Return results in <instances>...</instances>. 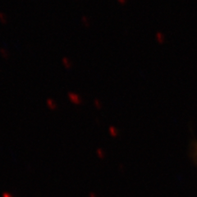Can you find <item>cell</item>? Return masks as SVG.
<instances>
[{
	"label": "cell",
	"mask_w": 197,
	"mask_h": 197,
	"mask_svg": "<svg viewBox=\"0 0 197 197\" xmlns=\"http://www.w3.org/2000/svg\"><path fill=\"white\" fill-rule=\"evenodd\" d=\"M0 55L4 59H8V58H9V53L7 49H3V48L0 49Z\"/></svg>",
	"instance_id": "1"
},
{
	"label": "cell",
	"mask_w": 197,
	"mask_h": 197,
	"mask_svg": "<svg viewBox=\"0 0 197 197\" xmlns=\"http://www.w3.org/2000/svg\"><path fill=\"white\" fill-rule=\"evenodd\" d=\"M8 22V19H7V16L3 13H0V23L5 25Z\"/></svg>",
	"instance_id": "2"
},
{
	"label": "cell",
	"mask_w": 197,
	"mask_h": 197,
	"mask_svg": "<svg viewBox=\"0 0 197 197\" xmlns=\"http://www.w3.org/2000/svg\"><path fill=\"white\" fill-rule=\"evenodd\" d=\"M3 197H13V195L10 193H8V192H3Z\"/></svg>",
	"instance_id": "3"
},
{
	"label": "cell",
	"mask_w": 197,
	"mask_h": 197,
	"mask_svg": "<svg viewBox=\"0 0 197 197\" xmlns=\"http://www.w3.org/2000/svg\"><path fill=\"white\" fill-rule=\"evenodd\" d=\"M195 150H196V153H197V144L195 145Z\"/></svg>",
	"instance_id": "4"
}]
</instances>
